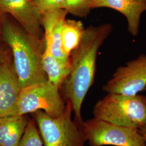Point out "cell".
I'll list each match as a JSON object with an SVG mask.
<instances>
[{
	"label": "cell",
	"instance_id": "6da1fadb",
	"mask_svg": "<svg viewBox=\"0 0 146 146\" xmlns=\"http://www.w3.org/2000/svg\"><path fill=\"white\" fill-rule=\"evenodd\" d=\"M113 30L111 23L89 26L85 28L78 46L69 56L70 73L60 88H62L65 99L72 106L74 120L81 128L84 121L82 106L94 84L98 53Z\"/></svg>",
	"mask_w": 146,
	"mask_h": 146
},
{
	"label": "cell",
	"instance_id": "7a4b0ae2",
	"mask_svg": "<svg viewBox=\"0 0 146 146\" xmlns=\"http://www.w3.org/2000/svg\"><path fill=\"white\" fill-rule=\"evenodd\" d=\"M0 37L11 50L22 88L48 80L42 65L44 38L34 36L8 15L1 16Z\"/></svg>",
	"mask_w": 146,
	"mask_h": 146
},
{
	"label": "cell",
	"instance_id": "3957f363",
	"mask_svg": "<svg viewBox=\"0 0 146 146\" xmlns=\"http://www.w3.org/2000/svg\"><path fill=\"white\" fill-rule=\"evenodd\" d=\"M93 114L95 117L139 130L146 125V96L107 93L94 105Z\"/></svg>",
	"mask_w": 146,
	"mask_h": 146
},
{
	"label": "cell",
	"instance_id": "277c9868",
	"mask_svg": "<svg viewBox=\"0 0 146 146\" xmlns=\"http://www.w3.org/2000/svg\"><path fill=\"white\" fill-rule=\"evenodd\" d=\"M73 110L67 102L62 114L52 117L39 110L32 113L42 139L43 146H85L82 128L72 120Z\"/></svg>",
	"mask_w": 146,
	"mask_h": 146
},
{
	"label": "cell",
	"instance_id": "5b68a950",
	"mask_svg": "<svg viewBox=\"0 0 146 146\" xmlns=\"http://www.w3.org/2000/svg\"><path fill=\"white\" fill-rule=\"evenodd\" d=\"M59 90L60 88L48 80L21 89L11 116L25 115L41 110L52 117H58L66 106Z\"/></svg>",
	"mask_w": 146,
	"mask_h": 146
},
{
	"label": "cell",
	"instance_id": "8992f818",
	"mask_svg": "<svg viewBox=\"0 0 146 146\" xmlns=\"http://www.w3.org/2000/svg\"><path fill=\"white\" fill-rule=\"evenodd\" d=\"M82 131L89 146H146L139 130L95 117L84 121Z\"/></svg>",
	"mask_w": 146,
	"mask_h": 146
},
{
	"label": "cell",
	"instance_id": "52a82bcc",
	"mask_svg": "<svg viewBox=\"0 0 146 146\" xmlns=\"http://www.w3.org/2000/svg\"><path fill=\"white\" fill-rule=\"evenodd\" d=\"M106 93L134 95L146 90V54L116 68L102 88Z\"/></svg>",
	"mask_w": 146,
	"mask_h": 146
},
{
	"label": "cell",
	"instance_id": "ba28073f",
	"mask_svg": "<svg viewBox=\"0 0 146 146\" xmlns=\"http://www.w3.org/2000/svg\"><path fill=\"white\" fill-rule=\"evenodd\" d=\"M11 16L34 36L44 38L41 14L33 0H0V16Z\"/></svg>",
	"mask_w": 146,
	"mask_h": 146
},
{
	"label": "cell",
	"instance_id": "9c48e42d",
	"mask_svg": "<svg viewBox=\"0 0 146 146\" xmlns=\"http://www.w3.org/2000/svg\"><path fill=\"white\" fill-rule=\"evenodd\" d=\"M21 89L11 52L0 69V118L11 116Z\"/></svg>",
	"mask_w": 146,
	"mask_h": 146
},
{
	"label": "cell",
	"instance_id": "30bf717a",
	"mask_svg": "<svg viewBox=\"0 0 146 146\" xmlns=\"http://www.w3.org/2000/svg\"><path fill=\"white\" fill-rule=\"evenodd\" d=\"M68 14L67 11L61 9L41 15L45 48L64 63L70 62V58L63 52L61 46L62 27Z\"/></svg>",
	"mask_w": 146,
	"mask_h": 146
},
{
	"label": "cell",
	"instance_id": "8fae6325",
	"mask_svg": "<svg viewBox=\"0 0 146 146\" xmlns=\"http://www.w3.org/2000/svg\"><path fill=\"white\" fill-rule=\"evenodd\" d=\"M91 8H108L119 11L127 19L128 31L136 36L139 34L141 15L146 11V3L138 0H92Z\"/></svg>",
	"mask_w": 146,
	"mask_h": 146
},
{
	"label": "cell",
	"instance_id": "7c38bea8",
	"mask_svg": "<svg viewBox=\"0 0 146 146\" xmlns=\"http://www.w3.org/2000/svg\"><path fill=\"white\" fill-rule=\"evenodd\" d=\"M25 115H11L0 118V146H18L28 124Z\"/></svg>",
	"mask_w": 146,
	"mask_h": 146
},
{
	"label": "cell",
	"instance_id": "4fadbf2b",
	"mask_svg": "<svg viewBox=\"0 0 146 146\" xmlns=\"http://www.w3.org/2000/svg\"><path fill=\"white\" fill-rule=\"evenodd\" d=\"M42 65L48 80L60 89L70 73V63L62 62L44 48Z\"/></svg>",
	"mask_w": 146,
	"mask_h": 146
},
{
	"label": "cell",
	"instance_id": "5bb4252c",
	"mask_svg": "<svg viewBox=\"0 0 146 146\" xmlns=\"http://www.w3.org/2000/svg\"><path fill=\"white\" fill-rule=\"evenodd\" d=\"M85 28L80 21L66 19L61 30V46L64 54L69 58L71 52L78 46Z\"/></svg>",
	"mask_w": 146,
	"mask_h": 146
},
{
	"label": "cell",
	"instance_id": "9a60e30c",
	"mask_svg": "<svg viewBox=\"0 0 146 146\" xmlns=\"http://www.w3.org/2000/svg\"><path fill=\"white\" fill-rule=\"evenodd\" d=\"M92 0H64L63 9L79 17H86L92 9Z\"/></svg>",
	"mask_w": 146,
	"mask_h": 146
},
{
	"label": "cell",
	"instance_id": "2e32d148",
	"mask_svg": "<svg viewBox=\"0 0 146 146\" xmlns=\"http://www.w3.org/2000/svg\"><path fill=\"white\" fill-rule=\"evenodd\" d=\"M18 146H43L34 120L29 119L24 134Z\"/></svg>",
	"mask_w": 146,
	"mask_h": 146
},
{
	"label": "cell",
	"instance_id": "e0dca14e",
	"mask_svg": "<svg viewBox=\"0 0 146 146\" xmlns=\"http://www.w3.org/2000/svg\"><path fill=\"white\" fill-rule=\"evenodd\" d=\"M37 10L42 15L52 11L62 9L64 0H33Z\"/></svg>",
	"mask_w": 146,
	"mask_h": 146
},
{
	"label": "cell",
	"instance_id": "ac0fdd59",
	"mask_svg": "<svg viewBox=\"0 0 146 146\" xmlns=\"http://www.w3.org/2000/svg\"><path fill=\"white\" fill-rule=\"evenodd\" d=\"M11 52L9 47L3 42L0 37V69Z\"/></svg>",
	"mask_w": 146,
	"mask_h": 146
},
{
	"label": "cell",
	"instance_id": "d6986e66",
	"mask_svg": "<svg viewBox=\"0 0 146 146\" xmlns=\"http://www.w3.org/2000/svg\"><path fill=\"white\" fill-rule=\"evenodd\" d=\"M139 131L142 136V137H143L146 145V125L141 128V129H139Z\"/></svg>",
	"mask_w": 146,
	"mask_h": 146
},
{
	"label": "cell",
	"instance_id": "ffe728a7",
	"mask_svg": "<svg viewBox=\"0 0 146 146\" xmlns=\"http://www.w3.org/2000/svg\"><path fill=\"white\" fill-rule=\"evenodd\" d=\"M139 1H141V2H145L146 3V0H138Z\"/></svg>",
	"mask_w": 146,
	"mask_h": 146
},
{
	"label": "cell",
	"instance_id": "44dd1931",
	"mask_svg": "<svg viewBox=\"0 0 146 146\" xmlns=\"http://www.w3.org/2000/svg\"><path fill=\"white\" fill-rule=\"evenodd\" d=\"M0 16V26H1V16Z\"/></svg>",
	"mask_w": 146,
	"mask_h": 146
}]
</instances>
